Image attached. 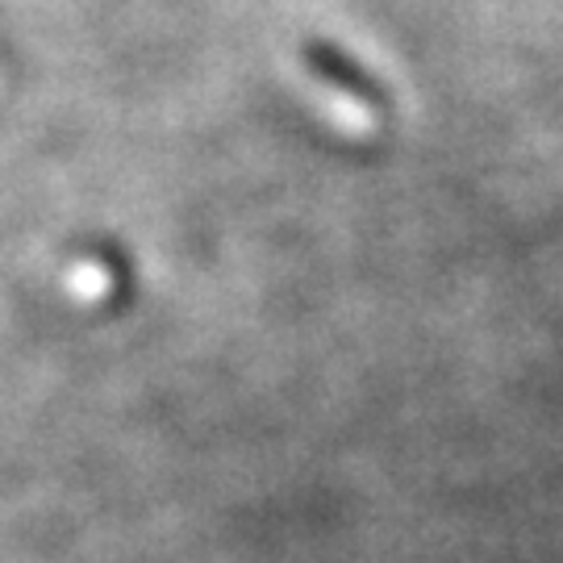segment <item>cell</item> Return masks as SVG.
<instances>
[{"label":"cell","instance_id":"cell-2","mask_svg":"<svg viewBox=\"0 0 563 563\" xmlns=\"http://www.w3.org/2000/svg\"><path fill=\"white\" fill-rule=\"evenodd\" d=\"M67 288H71L76 301H101L104 292H109V272H104L101 263L88 260V263H80V267H71Z\"/></svg>","mask_w":563,"mask_h":563},{"label":"cell","instance_id":"cell-1","mask_svg":"<svg viewBox=\"0 0 563 563\" xmlns=\"http://www.w3.org/2000/svg\"><path fill=\"white\" fill-rule=\"evenodd\" d=\"M309 88H313V104H322V113L339 130H346V134H367L372 130V113H367V104L355 101L351 92H339L334 84L325 80H309Z\"/></svg>","mask_w":563,"mask_h":563}]
</instances>
